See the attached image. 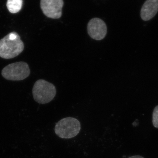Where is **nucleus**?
<instances>
[{
    "mask_svg": "<svg viewBox=\"0 0 158 158\" xmlns=\"http://www.w3.org/2000/svg\"><path fill=\"white\" fill-rule=\"evenodd\" d=\"M81 123L77 118L67 117L58 122L55 128V131L60 138L69 139L74 138L80 132Z\"/></svg>",
    "mask_w": 158,
    "mask_h": 158,
    "instance_id": "nucleus-3",
    "label": "nucleus"
},
{
    "mask_svg": "<svg viewBox=\"0 0 158 158\" xmlns=\"http://www.w3.org/2000/svg\"><path fill=\"white\" fill-rule=\"evenodd\" d=\"M63 0H41L40 7L44 15L53 19H58L62 15Z\"/></svg>",
    "mask_w": 158,
    "mask_h": 158,
    "instance_id": "nucleus-5",
    "label": "nucleus"
},
{
    "mask_svg": "<svg viewBox=\"0 0 158 158\" xmlns=\"http://www.w3.org/2000/svg\"><path fill=\"white\" fill-rule=\"evenodd\" d=\"M158 11V0H147L142 6L141 16L142 20L148 21L155 16Z\"/></svg>",
    "mask_w": 158,
    "mask_h": 158,
    "instance_id": "nucleus-7",
    "label": "nucleus"
},
{
    "mask_svg": "<svg viewBox=\"0 0 158 158\" xmlns=\"http://www.w3.org/2000/svg\"><path fill=\"white\" fill-rule=\"evenodd\" d=\"M30 73L28 65L24 62L9 64L3 68L2 72V76L4 78L13 81L24 80L29 76Z\"/></svg>",
    "mask_w": 158,
    "mask_h": 158,
    "instance_id": "nucleus-4",
    "label": "nucleus"
},
{
    "mask_svg": "<svg viewBox=\"0 0 158 158\" xmlns=\"http://www.w3.org/2000/svg\"><path fill=\"white\" fill-rule=\"evenodd\" d=\"M56 94V87L52 83L44 80H39L35 82L33 88V97L38 103H48L53 99Z\"/></svg>",
    "mask_w": 158,
    "mask_h": 158,
    "instance_id": "nucleus-2",
    "label": "nucleus"
},
{
    "mask_svg": "<svg viewBox=\"0 0 158 158\" xmlns=\"http://www.w3.org/2000/svg\"><path fill=\"white\" fill-rule=\"evenodd\" d=\"M23 0H8L7 7L8 10L11 13H16L19 12L22 9Z\"/></svg>",
    "mask_w": 158,
    "mask_h": 158,
    "instance_id": "nucleus-8",
    "label": "nucleus"
},
{
    "mask_svg": "<svg viewBox=\"0 0 158 158\" xmlns=\"http://www.w3.org/2000/svg\"><path fill=\"white\" fill-rule=\"evenodd\" d=\"M88 33L92 39L100 40L106 37L107 28L102 20L94 18L90 20L88 25Z\"/></svg>",
    "mask_w": 158,
    "mask_h": 158,
    "instance_id": "nucleus-6",
    "label": "nucleus"
},
{
    "mask_svg": "<svg viewBox=\"0 0 158 158\" xmlns=\"http://www.w3.org/2000/svg\"><path fill=\"white\" fill-rule=\"evenodd\" d=\"M24 48L23 42L15 32L9 33L0 40V57L11 59L17 56Z\"/></svg>",
    "mask_w": 158,
    "mask_h": 158,
    "instance_id": "nucleus-1",
    "label": "nucleus"
},
{
    "mask_svg": "<svg viewBox=\"0 0 158 158\" xmlns=\"http://www.w3.org/2000/svg\"><path fill=\"white\" fill-rule=\"evenodd\" d=\"M129 158H144L143 157L141 156H132L130 157Z\"/></svg>",
    "mask_w": 158,
    "mask_h": 158,
    "instance_id": "nucleus-10",
    "label": "nucleus"
},
{
    "mask_svg": "<svg viewBox=\"0 0 158 158\" xmlns=\"http://www.w3.org/2000/svg\"><path fill=\"white\" fill-rule=\"evenodd\" d=\"M152 123L155 127L158 129V106L155 108L153 112Z\"/></svg>",
    "mask_w": 158,
    "mask_h": 158,
    "instance_id": "nucleus-9",
    "label": "nucleus"
}]
</instances>
